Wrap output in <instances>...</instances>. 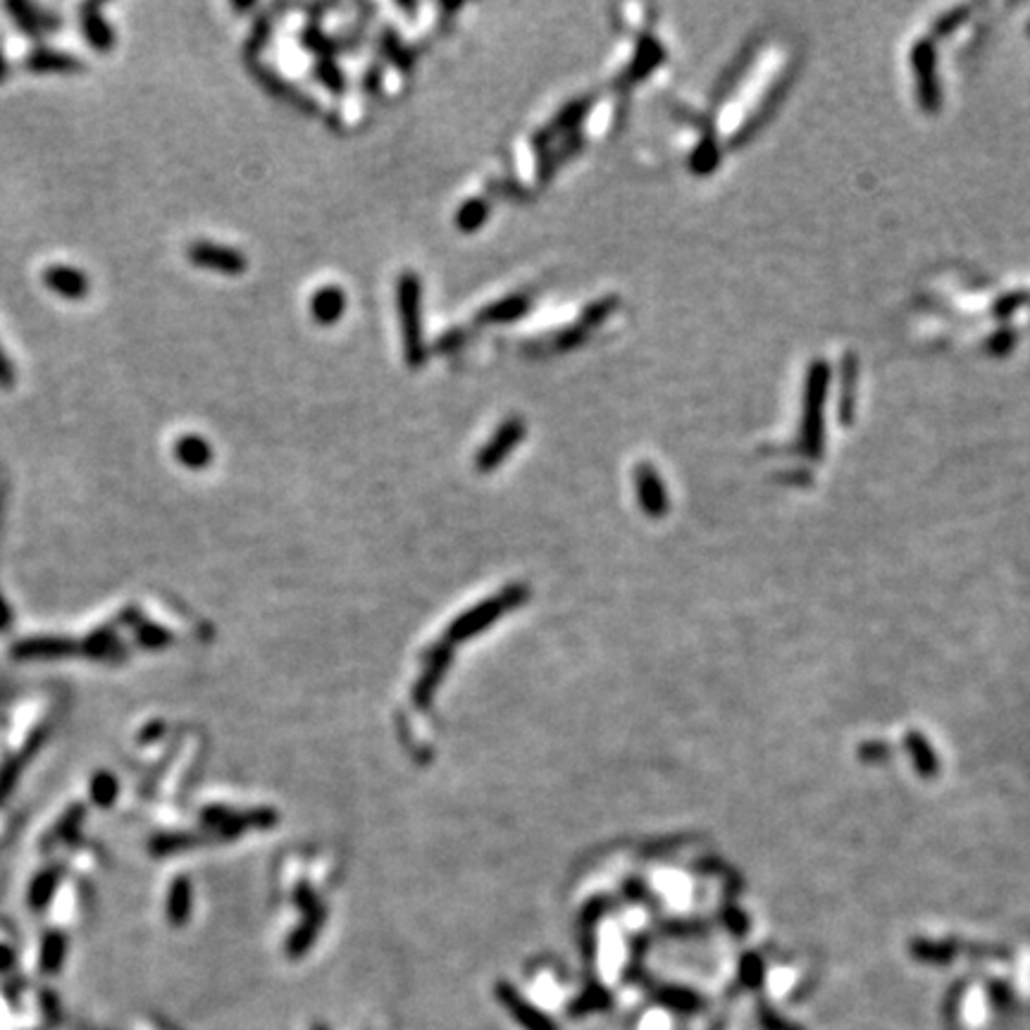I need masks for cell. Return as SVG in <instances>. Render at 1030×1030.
<instances>
[{
  "label": "cell",
  "mask_w": 1030,
  "mask_h": 1030,
  "mask_svg": "<svg viewBox=\"0 0 1030 1030\" xmlns=\"http://www.w3.org/2000/svg\"><path fill=\"white\" fill-rule=\"evenodd\" d=\"M397 303L401 329H404L405 360L411 367L425 363V342H422V284L413 272H404L397 284Z\"/></svg>",
  "instance_id": "obj_1"
},
{
  "label": "cell",
  "mask_w": 1030,
  "mask_h": 1030,
  "mask_svg": "<svg viewBox=\"0 0 1030 1030\" xmlns=\"http://www.w3.org/2000/svg\"><path fill=\"white\" fill-rule=\"evenodd\" d=\"M523 436H525V422L520 418L506 420L504 425L496 429L494 436L489 439L487 446L480 451V456H477V468H480L482 473H487V470H494V468L501 466L506 460V456L523 442Z\"/></svg>",
  "instance_id": "obj_2"
},
{
  "label": "cell",
  "mask_w": 1030,
  "mask_h": 1030,
  "mask_svg": "<svg viewBox=\"0 0 1030 1030\" xmlns=\"http://www.w3.org/2000/svg\"><path fill=\"white\" fill-rule=\"evenodd\" d=\"M186 256H189L191 263H196L199 267L215 270V272H222V275H241V272H246L244 256L234 251V248H227V246L196 241V244L189 246Z\"/></svg>",
  "instance_id": "obj_3"
},
{
  "label": "cell",
  "mask_w": 1030,
  "mask_h": 1030,
  "mask_svg": "<svg viewBox=\"0 0 1030 1030\" xmlns=\"http://www.w3.org/2000/svg\"><path fill=\"white\" fill-rule=\"evenodd\" d=\"M523 599H525V592H523V589H508L501 599L487 601L484 606H480V609H475L473 613H468L466 618L458 620L456 625L451 627V637H453V640H466L468 634L482 630L487 623L499 618L506 609H511L513 603L523 601Z\"/></svg>",
  "instance_id": "obj_4"
},
{
  "label": "cell",
  "mask_w": 1030,
  "mask_h": 1030,
  "mask_svg": "<svg viewBox=\"0 0 1030 1030\" xmlns=\"http://www.w3.org/2000/svg\"><path fill=\"white\" fill-rule=\"evenodd\" d=\"M496 995H499L501 1004L511 1011L513 1018H515L525 1030H558L539 1009L532 1007L518 990H513L511 985L501 983L496 987Z\"/></svg>",
  "instance_id": "obj_5"
},
{
  "label": "cell",
  "mask_w": 1030,
  "mask_h": 1030,
  "mask_svg": "<svg viewBox=\"0 0 1030 1030\" xmlns=\"http://www.w3.org/2000/svg\"><path fill=\"white\" fill-rule=\"evenodd\" d=\"M634 484H637V496H640L644 513H649L651 518H661L668 508V501H665V489L657 470L649 463H641L634 470Z\"/></svg>",
  "instance_id": "obj_6"
},
{
  "label": "cell",
  "mask_w": 1030,
  "mask_h": 1030,
  "mask_svg": "<svg viewBox=\"0 0 1030 1030\" xmlns=\"http://www.w3.org/2000/svg\"><path fill=\"white\" fill-rule=\"evenodd\" d=\"M43 284H46L53 294H58V296L62 298H69V301L84 298L86 294H89V287H91V284H89V277H86L82 270H75V267L67 265L48 267L46 272H43Z\"/></svg>",
  "instance_id": "obj_7"
},
{
  "label": "cell",
  "mask_w": 1030,
  "mask_h": 1030,
  "mask_svg": "<svg viewBox=\"0 0 1030 1030\" xmlns=\"http://www.w3.org/2000/svg\"><path fill=\"white\" fill-rule=\"evenodd\" d=\"M82 29H84L89 46L96 48V51H110L113 48V29L107 27V22L100 15L98 5H84L82 8Z\"/></svg>",
  "instance_id": "obj_8"
},
{
  "label": "cell",
  "mask_w": 1030,
  "mask_h": 1030,
  "mask_svg": "<svg viewBox=\"0 0 1030 1030\" xmlns=\"http://www.w3.org/2000/svg\"><path fill=\"white\" fill-rule=\"evenodd\" d=\"M311 311H313V318L320 325H332L346 311V294L342 289H336V287H325V289H320L313 296Z\"/></svg>",
  "instance_id": "obj_9"
},
{
  "label": "cell",
  "mask_w": 1030,
  "mask_h": 1030,
  "mask_svg": "<svg viewBox=\"0 0 1030 1030\" xmlns=\"http://www.w3.org/2000/svg\"><path fill=\"white\" fill-rule=\"evenodd\" d=\"M177 460L191 470H200L213 460V446L199 435H184L175 446Z\"/></svg>",
  "instance_id": "obj_10"
},
{
  "label": "cell",
  "mask_w": 1030,
  "mask_h": 1030,
  "mask_svg": "<svg viewBox=\"0 0 1030 1030\" xmlns=\"http://www.w3.org/2000/svg\"><path fill=\"white\" fill-rule=\"evenodd\" d=\"M27 67L34 72H75L82 69V62L72 58L69 53H58V51H36L27 58Z\"/></svg>",
  "instance_id": "obj_11"
},
{
  "label": "cell",
  "mask_w": 1030,
  "mask_h": 1030,
  "mask_svg": "<svg viewBox=\"0 0 1030 1030\" xmlns=\"http://www.w3.org/2000/svg\"><path fill=\"white\" fill-rule=\"evenodd\" d=\"M8 10L15 15V22L20 24L27 34H41V31L60 27V22H55V17L53 20H43V12L36 8H31L27 3H10Z\"/></svg>",
  "instance_id": "obj_12"
},
{
  "label": "cell",
  "mask_w": 1030,
  "mask_h": 1030,
  "mask_svg": "<svg viewBox=\"0 0 1030 1030\" xmlns=\"http://www.w3.org/2000/svg\"><path fill=\"white\" fill-rule=\"evenodd\" d=\"M527 308H530V303H527L525 296H511L506 298V301H501V303H494L489 305L487 311H482V320H489V322H508V320H515V318H520V315L525 313Z\"/></svg>",
  "instance_id": "obj_13"
},
{
  "label": "cell",
  "mask_w": 1030,
  "mask_h": 1030,
  "mask_svg": "<svg viewBox=\"0 0 1030 1030\" xmlns=\"http://www.w3.org/2000/svg\"><path fill=\"white\" fill-rule=\"evenodd\" d=\"M484 217H487V203L480 199H473L468 200L466 206L458 210L456 224L463 229V232H475V229L484 222Z\"/></svg>",
  "instance_id": "obj_14"
},
{
  "label": "cell",
  "mask_w": 1030,
  "mask_h": 1030,
  "mask_svg": "<svg viewBox=\"0 0 1030 1030\" xmlns=\"http://www.w3.org/2000/svg\"><path fill=\"white\" fill-rule=\"evenodd\" d=\"M12 381H15V370L10 366L8 356L0 351V387H12Z\"/></svg>",
  "instance_id": "obj_15"
},
{
  "label": "cell",
  "mask_w": 1030,
  "mask_h": 1030,
  "mask_svg": "<svg viewBox=\"0 0 1030 1030\" xmlns=\"http://www.w3.org/2000/svg\"><path fill=\"white\" fill-rule=\"evenodd\" d=\"M5 72H8V67H5V58H3V53H0V79L5 76Z\"/></svg>",
  "instance_id": "obj_16"
},
{
  "label": "cell",
  "mask_w": 1030,
  "mask_h": 1030,
  "mask_svg": "<svg viewBox=\"0 0 1030 1030\" xmlns=\"http://www.w3.org/2000/svg\"><path fill=\"white\" fill-rule=\"evenodd\" d=\"M313 1030H327V1028H322V1026H315V1028H313Z\"/></svg>",
  "instance_id": "obj_17"
}]
</instances>
